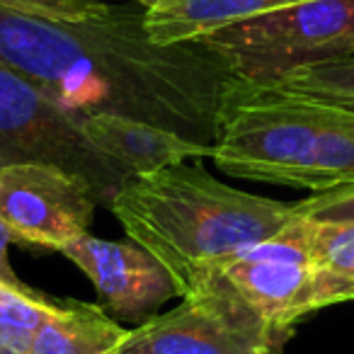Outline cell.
I'll return each instance as SVG.
<instances>
[{"label":"cell","instance_id":"9a60e30c","mask_svg":"<svg viewBox=\"0 0 354 354\" xmlns=\"http://www.w3.org/2000/svg\"><path fill=\"white\" fill-rule=\"evenodd\" d=\"M294 212L315 223H354V185L313 192V197L296 202Z\"/></svg>","mask_w":354,"mask_h":354},{"label":"cell","instance_id":"277c9868","mask_svg":"<svg viewBox=\"0 0 354 354\" xmlns=\"http://www.w3.org/2000/svg\"><path fill=\"white\" fill-rule=\"evenodd\" d=\"M238 80L277 85L306 66L354 56V0H304L204 39Z\"/></svg>","mask_w":354,"mask_h":354},{"label":"cell","instance_id":"7a4b0ae2","mask_svg":"<svg viewBox=\"0 0 354 354\" xmlns=\"http://www.w3.org/2000/svg\"><path fill=\"white\" fill-rule=\"evenodd\" d=\"M109 209L129 241L146 248L187 296L228 260L272 241L294 221V204L218 183L199 165L131 175Z\"/></svg>","mask_w":354,"mask_h":354},{"label":"cell","instance_id":"52a82bcc","mask_svg":"<svg viewBox=\"0 0 354 354\" xmlns=\"http://www.w3.org/2000/svg\"><path fill=\"white\" fill-rule=\"evenodd\" d=\"M100 202L85 177L56 165L0 167V218L15 231L17 243L61 250L88 233Z\"/></svg>","mask_w":354,"mask_h":354},{"label":"cell","instance_id":"2e32d148","mask_svg":"<svg viewBox=\"0 0 354 354\" xmlns=\"http://www.w3.org/2000/svg\"><path fill=\"white\" fill-rule=\"evenodd\" d=\"M102 0H0V8L27 15L49 17V20H83L102 10Z\"/></svg>","mask_w":354,"mask_h":354},{"label":"cell","instance_id":"7c38bea8","mask_svg":"<svg viewBox=\"0 0 354 354\" xmlns=\"http://www.w3.org/2000/svg\"><path fill=\"white\" fill-rule=\"evenodd\" d=\"M127 335L100 306L64 301L32 333L27 354H119Z\"/></svg>","mask_w":354,"mask_h":354},{"label":"cell","instance_id":"ba28073f","mask_svg":"<svg viewBox=\"0 0 354 354\" xmlns=\"http://www.w3.org/2000/svg\"><path fill=\"white\" fill-rule=\"evenodd\" d=\"M218 274L286 342L294 325L315 313V272L304 241L301 218L272 241L243 250Z\"/></svg>","mask_w":354,"mask_h":354},{"label":"cell","instance_id":"9c48e42d","mask_svg":"<svg viewBox=\"0 0 354 354\" xmlns=\"http://www.w3.org/2000/svg\"><path fill=\"white\" fill-rule=\"evenodd\" d=\"M59 252L88 274L104 306L122 318H143L172 296H183L170 270L133 241L112 243L85 233Z\"/></svg>","mask_w":354,"mask_h":354},{"label":"cell","instance_id":"ffe728a7","mask_svg":"<svg viewBox=\"0 0 354 354\" xmlns=\"http://www.w3.org/2000/svg\"><path fill=\"white\" fill-rule=\"evenodd\" d=\"M270 354H281V352H277V349H274V352H270Z\"/></svg>","mask_w":354,"mask_h":354},{"label":"cell","instance_id":"6da1fadb","mask_svg":"<svg viewBox=\"0 0 354 354\" xmlns=\"http://www.w3.org/2000/svg\"><path fill=\"white\" fill-rule=\"evenodd\" d=\"M0 64L78 119H141L204 146H216L223 95L236 78L202 41H153L146 8L114 6L83 20L0 8Z\"/></svg>","mask_w":354,"mask_h":354},{"label":"cell","instance_id":"e0dca14e","mask_svg":"<svg viewBox=\"0 0 354 354\" xmlns=\"http://www.w3.org/2000/svg\"><path fill=\"white\" fill-rule=\"evenodd\" d=\"M15 241H17L15 231H12V228L0 218V281L8 284V286H12V289L22 291V294H37V291L30 289V286L17 277V272L10 267V260H8V248H10V243H15Z\"/></svg>","mask_w":354,"mask_h":354},{"label":"cell","instance_id":"4fadbf2b","mask_svg":"<svg viewBox=\"0 0 354 354\" xmlns=\"http://www.w3.org/2000/svg\"><path fill=\"white\" fill-rule=\"evenodd\" d=\"M301 218V216H299ZM315 272V306L354 299V223H315L301 218Z\"/></svg>","mask_w":354,"mask_h":354},{"label":"cell","instance_id":"30bf717a","mask_svg":"<svg viewBox=\"0 0 354 354\" xmlns=\"http://www.w3.org/2000/svg\"><path fill=\"white\" fill-rule=\"evenodd\" d=\"M80 129L100 153L119 162L129 175H151L187 158H214V146L189 141L141 119L93 114L80 119Z\"/></svg>","mask_w":354,"mask_h":354},{"label":"cell","instance_id":"ac0fdd59","mask_svg":"<svg viewBox=\"0 0 354 354\" xmlns=\"http://www.w3.org/2000/svg\"><path fill=\"white\" fill-rule=\"evenodd\" d=\"M27 347H30L27 335L0 328V354H27Z\"/></svg>","mask_w":354,"mask_h":354},{"label":"cell","instance_id":"3957f363","mask_svg":"<svg viewBox=\"0 0 354 354\" xmlns=\"http://www.w3.org/2000/svg\"><path fill=\"white\" fill-rule=\"evenodd\" d=\"M342 109L233 78L221 104L214 160L241 180L325 192Z\"/></svg>","mask_w":354,"mask_h":354},{"label":"cell","instance_id":"8992f818","mask_svg":"<svg viewBox=\"0 0 354 354\" xmlns=\"http://www.w3.org/2000/svg\"><path fill=\"white\" fill-rule=\"evenodd\" d=\"M284 339L212 274L170 313L129 330L119 354H270Z\"/></svg>","mask_w":354,"mask_h":354},{"label":"cell","instance_id":"d6986e66","mask_svg":"<svg viewBox=\"0 0 354 354\" xmlns=\"http://www.w3.org/2000/svg\"><path fill=\"white\" fill-rule=\"evenodd\" d=\"M133 3H138V6H141V8H146V10H148V8H153V6H156L158 0H133Z\"/></svg>","mask_w":354,"mask_h":354},{"label":"cell","instance_id":"5b68a950","mask_svg":"<svg viewBox=\"0 0 354 354\" xmlns=\"http://www.w3.org/2000/svg\"><path fill=\"white\" fill-rule=\"evenodd\" d=\"M39 162L85 177L104 204L129 172L100 153L80 129V119L56 104L35 80L0 64V167Z\"/></svg>","mask_w":354,"mask_h":354},{"label":"cell","instance_id":"5bb4252c","mask_svg":"<svg viewBox=\"0 0 354 354\" xmlns=\"http://www.w3.org/2000/svg\"><path fill=\"white\" fill-rule=\"evenodd\" d=\"M274 88L328 107L354 112V56L299 68Z\"/></svg>","mask_w":354,"mask_h":354},{"label":"cell","instance_id":"8fae6325","mask_svg":"<svg viewBox=\"0 0 354 354\" xmlns=\"http://www.w3.org/2000/svg\"><path fill=\"white\" fill-rule=\"evenodd\" d=\"M304 0H158L146 10V30L158 44L199 41L221 27Z\"/></svg>","mask_w":354,"mask_h":354}]
</instances>
